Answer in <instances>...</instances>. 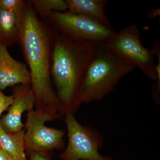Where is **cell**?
<instances>
[{
	"instance_id": "cell-1",
	"label": "cell",
	"mask_w": 160,
	"mask_h": 160,
	"mask_svg": "<svg viewBox=\"0 0 160 160\" xmlns=\"http://www.w3.org/2000/svg\"><path fill=\"white\" fill-rule=\"evenodd\" d=\"M56 31L40 18L30 1H27L20 16L18 43L29 67L36 110L54 114L61 108L51 81L52 53Z\"/></svg>"
},
{
	"instance_id": "cell-2",
	"label": "cell",
	"mask_w": 160,
	"mask_h": 160,
	"mask_svg": "<svg viewBox=\"0 0 160 160\" xmlns=\"http://www.w3.org/2000/svg\"><path fill=\"white\" fill-rule=\"evenodd\" d=\"M97 44L70 38L56 31L52 53L51 75L61 107L79 104L80 87Z\"/></svg>"
},
{
	"instance_id": "cell-3",
	"label": "cell",
	"mask_w": 160,
	"mask_h": 160,
	"mask_svg": "<svg viewBox=\"0 0 160 160\" xmlns=\"http://www.w3.org/2000/svg\"><path fill=\"white\" fill-rule=\"evenodd\" d=\"M135 68L106 43L97 45L80 87L79 104L102 98L113 90L121 78Z\"/></svg>"
},
{
	"instance_id": "cell-4",
	"label": "cell",
	"mask_w": 160,
	"mask_h": 160,
	"mask_svg": "<svg viewBox=\"0 0 160 160\" xmlns=\"http://www.w3.org/2000/svg\"><path fill=\"white\" fill-rule=\"evenodd\" d=\"M45 22L57 31L72 39L106 43L115 32L98 20L68 11L52 12Z\"/></svg>"
},
{
	"instance_id": "cell-5",
	"label": "cell",
	"mask_w": 160,
	"mask_h": 160,
	"mask_svg": "<svg viewBox=\"0 0 160 160\" xmlns=\"http://www.w3.org/2000/svg\"><path fill=\"white\" fill-rule=\"evenodd\" d=\"M113 51L145 75L157 80L154 52L143 46L141 33L136 25L126 26L114 34L106 43Z\"/></svg>"
},
{
	"instance_id": "cell-6",
	"label": "cell",
	"mask_w": 160,
	"mask_h": 160,
	"mask_svg": "<svg viewBox=\"0 0 160 160\" xmlns=\"http://www.w3.org/2000/svg\"><path fill=\"white\" fill-rule=\"evenodd\" d=\"M58 115L32 110L28 112L25 124L26 149L33 152L61 148L64 146V132L62 130L49 128L45 124L54 120Z\"/></svg>"
},
{
	"instance_id": "cell-7",
	"label": "cell",
	"mask_w": 160,
	"mask_h": 160,
	"mask_svg": "<svg viewBox=\"0 0 160 160\" xmlns=\"http://www.w3.org/2000/svg\"><path fill=\"white\" fill-rule=\"evenodd\" d=\"M68 132V146L62 155L66 160H106L98 151V145L85 128L71 114L66 115Z\"/></svg>"
},
{
	"instance_id": "cell-8",
	"label": "cell",
	"mask_w": 160,
	"mask_h": 160,
	"mask_svg": "<svg viewBox=\"0 0 160 160\" xmlns=\"http://www.w3.org/2000/svg\"><path fill=\"white\" fill-rule=\"evenodd\" d=\"M13 101L8 112L0 119V126L6 132L13 133L22 129V116L25 111L33 110L35 102L31 85L14 86Z\"/></svg>"
},
{
	"instance_id": "cell-9",
	"label": "cell",
	"mask_w": 160,
	"mask_h": 160,
	"mask_svg": "<svg viewBox=\"0 0 160 160\" xmlns=\"http://www.w3.org/2000/svg\"><path fill=\"white\" fill-rule=\"evenodd\" d=\"M7 47L0 42V90L19 85H31L27 66L13 58Z\"/></svg>"
},
{
	"instance_id": "cell-10",
	"label": "cell",
	"mask_w": 160,
	"mask_h": 160,
	"mask_svg": "<svg viewBox=\"0 0 160 160\" xmlns=\"http://www.w3.org/2000/svg\"><path fill=\"white\" fill-rule=\"evenodd\" d=\"M66 2L67 11L87 16L111 27L105 11L109 2L108 0H66Z\"/></svg>"
},
{
	"instance_id": "cell-11",
	"label": "cell",
	"mask_w": 160,
	"mask_h": 160,
	"mask_svg": "<svg viewBox=\"0 0 160 160\" xmlns=\"http://www.w3.org/2000/svg\"><path fill=\"white\" fill-rule=\"evenodd\" d=\"M25 131L6 132L0 126V148L13 160H27L25 150Z\"/></svg>"
},
{
	"instance_id": "cell-12",
	"label": "cell",
	"mask_w": 160,
	"mask_h": 160,
	"mask_svg": "<svg viewBox=\"0 0 160 160\" xmlns=\"http://www.w3.org/2000/svg\"><path fill=\"white\" fill-rule=\"evenodd\" d=\"M21 13L0 9V42L7 48L18 43Z\"/></svg>"
},
{
	"instance_id": "cell-13",
	"label": "cell",
	"mask_w": 160,
	"mask_h": 160,
	"mask_svg": "<svg viewBox=\"0 0 160 160\" xmlns=\"http://www.w3.org/2000/svg\"><path fill=\"white\" fill-rule=\"evenodd\" d=\"M35 12L41 19L45 21L52 12L68 10L66 0H29Z\"/></svg>"
},
{
	"instance_id": "cell-14",
	"label": "cell",
	"mask_w": 160,
	"mask_h": 160,
	"mask_svg": "<svg viewBox=\"0 0 160 160\" xmlns=\"http://www.w3.org/2000/svg\"><path fill=\"white\" fill-rule=\"evenodd\" d=\"M27 1L0 0V9L20 14L22 12Z\"/></svg>"
},
{
	"instance_id": "cell-15",
	"label": "cell",
	"mask_w": 160,
	"mask_h": 160,
	"mask_svg": "<svg viewBox=\"0 0 160 160\" xmlns=\"http://www.w3.org/2000/svg\"><path fill=\"white\" fill-rule=\"evenodd\" d=\"M13 99V95H6L0 90V119L3 112L9 108Z\"/></svg>"
},
{
	"instance_id": "cell-16",
	"label": "cell",
	"mask_w": 160,
	"mask_h": 160,
	"mask_svg": "<svg viewBox=\"0 0 160 160\" xmlns=\"http://www.w3.org/2000/svg\"><path fill=\"white\" fill-rule=\"evenodd\" d=\"M29 160H49L43 152H33Z\"/></svg>"
},
{
	"instance_id": "cell-17",
	"label": "cell",
	"mask_w": 160,
	"mask_h": 160,
	"mask_svg": "<svg viewBox=\"0 0 160 160\" xmlns=\"http://www.w3.org/2000/svg\"><path fill=\"white\" fill-rule=\"evenodd\" d=\"M0 160H13L6 152L0 148Z\"/></svg>"
},
{
	"instance_id": "cell-18",
	"label": "cell",
	"mask_w": 160,
	"mask_h": 160,
	"mask_svg": "<svg viewBox=\"0 0 160 160\" xmlns=\"http://www.w3.org/2000/svg\"><path fill=\"white\" fill-rule=\"evenodd\" d=\"M158 11H159V9H154L152 11L151 10V12H148V16L151 18L155 17L157 15H158V13L159 14Z\"/></svg>"
}]
</instances>
